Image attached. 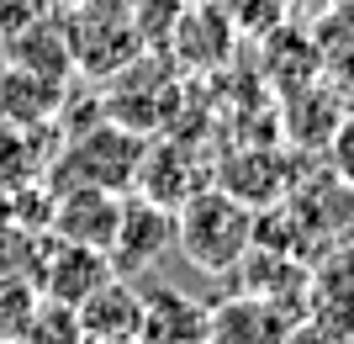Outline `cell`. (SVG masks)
Here are the masks:
<instances>
[{
	"mask_svg": "<svg viewBox=\"0 0 354 344\" xmlns=\"http://www.w3.org/2000/svg\"><path fill=\"white\" fill-rule=\"evenodd\" d=\"M175 249L201 275H227L254 249V207L222 185H201L185 207H175Z\"/></svg>",
	"mask_w": 354,
	"mask_h": 344,
	"instance_id": "cell-1",
	"label": "cell"
},
{
	"mask_svg": "<svg viewBox=\"0 0 354 344\" xmlns=\"http://www.w3.org/2000/svg\"><path fill=\"white\" fill-rule=\"evenodd\" d=\"M143 133H133V127H122V122L101 117V127H90V133H80L69 143V149L59 154V165H53V191H64V185H95V191H117L127 196L138 180V159H143Z\"/></svg>",
	"mask_w": 354,
	"mask_h": 344,
	"instance_id": "cell-2",
	"label": "cell"
},
{
	"mask_svg": "<svg viewBox=\"0 0 354 344\" xmlns=\"http://www.w3.org/2000/svg\"><path fill=\"white\" fill-rule=\"evenodd\" d=\"M74 48V69L85 75H122L127 64L143 53V32H138L133 0H95V6H74L64 11Z\"/></svg>",
	"mask_w": 354,
	"mask_h": 344,
	"instance_id": "cell-3",
	"label": "cell"
},
{
	"mask_svg": "<svg viewBox=\"0 0 354 344\" xmlns=\"http://www.w3.org/2000/svg\"><path fill=\"white\" fill-rule=\"evenodd\" d=\"M201 185H212V159L207 154H196V143L175 133H153L143 143V159H138V180L133 191L148 196V201H159V207H185Z\"/></svg>",
	"mask_w": 354,
	"mask_h": 344,
	"instance_id": "cell-4",
	"label": "cell"
},
{
	"mask_svg": "<svg viewBox=\"0 0 354 344\" xmlns=\"http://www.w3.org/2000/svg\"><path fill=\"white\" fill-rule=\"evenodd\" d=\"M164 48H169V59L180 64V69H196V75H212V69H222V64L233 59L238 48V21L227 6H212V0H185L175 16V27H169V37H164Z\"/></svg>",
	"mask_w": 354,
	"mask_h": 344,
	"instance_id": "cell-5",
	"label": "cell"
},
{
	"mask_svg": "<svg viewBox=\"0 0 354 344\" xmlns=\"http://www.w3.org/2000/svg\"><path fill=\"white\" fill-rule=\"evenodd\" d=\"M212 185H222L227 196L259 212L291 191V159L275 143H238L233 154L212 159Z\"/></svg>",
	"mask_w": 354,
	"mask_h": 344,
	"instance_id": "cell-6",
	"label": "cell"
},
{
	"mask_svg": "<svg viewBox=\"0 0 354 344\" xmlns=\"http://www.w3.org/2000/svg\"><path fill=\"white\" fill-rule=\"evenodd\" d=\"M164 249H175V212L148 201V196H122V223H117V239H111V270L117 275H138L148 270Z\"/></svg>",
	"mask_w": 354,
	"mask_h": 344,
	"instance_id": "cell-7",
	"label": "cell"
},
{
	"mask_svg": "<svg viewBox=\"0 0 354 344\" xmlns=\"http://www.w3.org/2000/svg\"><path fill=\"white\" fill-rule=\"evenodd\" d=\"M301 318H291L281 302L233 291L207 307V344H286Z\"/></svg>",
	"mask_w": 354,
	"mask_h": 344,
	"instance_id": "cell-8",
	"label": "cell"
},
{
	"mask_svg": "<svg viewBox=\"0 0 354 344\" xmlns=\"http://www.w3.org/2000/svg\"><path fill=\"white\" fill-rule=\"evenodd\" d=\"M117 223H122V196L117 191H95V185H64V191H53V207H48V233L53 239L111 249Z\"/></svg>",
	"mask_w": 354,
	"mask_h": 344,
	"instance_id": "cell-9",
	"label": "cell"
},
{
	"mask_svg": "<svg viewBox=\"0 0 354 344\" xmlns=\"http://www.w3.org/2000/svg\"><path fill=\"white\" fill-rule=\"evenodd\" d=\"M106 275H111V255L69 239H48L43 260H37V291L53 302H69V307H80Z\"/></svg>",
	"mask_w": 354,
	"mask_h": 344,
	"instance_id": "cell-10",
	"label": "cell"
},
{
	"mask_svg": "<svg viewBox=\"0 0 354 344\" xmlns=\"http://www.w3.org/2000/svg\"><path fill=\"white\" fill-rule=\"evenodd\" d=\"M307 323H317L339 344L354 339V244L328 255V265L317 260L312 286H307Z\"/></svg>",
	"mask_w": 354,
	"mask_h": 344,
	"instance_id": "cell-11",
	"label": "cell"
},
{
	"mask_svg": "<svg viewBox=\"0 0 354 344\" xmlns=\"http://www.w3.org/2000/svg\"><path fill=\"white\" fill-rule=\"evenodd\" d=\"M207 307L212 302H196L180 286H148L138 339L143 344H207Z\"/></svg>",
	"mask_w": 354,
	"mask_h": 344,
	"instance_id": "cell-12",
	"label": "cell"
},
{
	"mask_svg": "<svg viewBox=\"0 0 354 344\" xmlns=\"http://www.w3.org/2000/svg\"><path fill=\"white\" fill-rule=\"evenodd\" d=\"M74 313H80L85 339H127V334H138V318H143V291L133 286V275L111 270Z\"/></svg>",
	"mask_w": 354,
	"mask_h": 344,
	"instance_id": "cell-13",
	"label": "cell"
},
{
	"mask_svg": "<svg viewBox=\"0 0 354 344\" xmlns=\"http://www.w3.org/2000/svg\"><path fill=\"white\" fill-rule=\"evenodd\" d=\"M6 53H11L16 69H32V75H43V80H69V69H74L69 27H64V16H53V11H48L43 21H32L27 32L6 37Z\"/></svg>",
	"mask_w": 354,
	"mask_h": 344,
	"instance_id": "cell-14",
	"label": "cell"
},
{
	"mask_svg": "<svg viewBox=\"0 0 354 344\" xmlns=\"http://www.w3.org/2000/svg\"><path fill=\"white\" fill-rule=\"evenodd\" d=\"M21 344H90V339H85L80 313H74L69 302L43 297V302L27 313V323H21Z\"/></svg>",
	"mask_w": 354,
	"mask_h": 344,
	"instance_id": "cell-15",
	"label": "cell"
},
{
	"mask_svg": "<svg viewBox=\"0 0 354 344\" xmlns=\"http://www.w3.org/2000/svg\"><path fill=\"white\" fill-rule=\"evenodd\" d=\"M323 149H328V175H339L344 185H354V111H344V122L333 127V138H328Z\"/></svg>",
	"mask_w": 354,
	"mask_h": 344,
	"instance_id": "cell-16",
	"label": "cell"
},
{
	"mask_svg": "<svg viewBox=\"0 0 354 344\" xmlns=\"http://www.w3.org/2000/svg\"><path fill=\"white\" fill-rule=\"evenodd\" d=\"M48 11H59L53 0H0V43L16 37V32H27L32 21H43Z\"/></svg>",
	"mask_w": 354,
	"mask_h": 344,
	"instance_id": "cell-17",
	"label": "cell"
},
{
	"mask_svg": "<svg viewBox=\"0 0 354 344\" xmlns=\"http://www.w3.org/2000/svg\"><path fill=\"white\" fill-rule=\"evenodd\" d=\"M286 6H291L296 16H333L344 0H286Z\"/></svg>",
	"mask_w": 354,
	"mask_h": 344,
	"instance_id": "cell-18",
	"label": "cell"
},
{
	"mask_svg": "<svg viewBox=\"0 0 354 344\" xmlns=\"http://www.w3.org/2000/svg\"><path fill=\"white\" fill-rule=\"evenodd\" d=\"M59 11H74V6H95V0H53Z\"/></svg>",
	"mask_w": 354,
	"mask_h": 344,
	"instance_id": "cell-19",
	"label": "cell"
},
{
	"mask_svg": "<svg viewBox=\"0 0 354 344\" xmlns=\"http://www.w3.org/2000/svg\"><path fill=\"white\" fill-rule=\"evenodd\" d=\"M90 344H143L138 334H127V339H90Z\"/></svg>",
	"mask_w": 354,
	"mask_h": 344,
	"instance_id": "cell-20",
	"label": "cell"
},
{
	"mask_svg": "<svg viewBox=\"0 0 354 344\" xmlns=\"http://www.w3.org/2000/svg\"><path fill=\"white\" fill-rule=\"evenodd\" d=\"M212 6H233V0H212Z\"/></svg>",
	"mask_w": 354,
	"mask_h": 344,
	"instance_id": "cell-21",
	"label": "cell"
}]
</instances>
